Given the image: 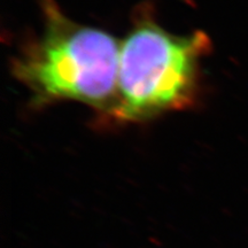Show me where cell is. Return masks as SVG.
Wrapping results in <instances>:
<instances>
[{
	"instance_id": "obj_1",
	"label": "cell",
	"mask_w": 248,
	"mask_h": 248,
	"mask_svg": "<svg viewBox=\"0 0 248 248\" xmlns=\"http://www.w3.org/2000/svg\"><path fill=\"white\" fill-rule=\"evenodd\" d=\"M43 31L21 49L12 73L31 92L36 107L77 101L105 121L117 95L121 40L75 22L55 0H39Z\"/></svg>"
},
{
	"instance_id": "obj_2",
	"label": "cell",
	"mask_w": 248,
	"mask_h": 248,
	"mask_svg": "<svg viewBox=\"0 0 248 248\" xmlns=\"http://www.w3.org/2000/svg\"><path fill=\"white\" fill-rule=\"evenodd\" d=\"M153 9L150 2L139 5L121 40L117 95L108 122H144L198 101L201 62L212 39L201 30L173 35L155 20Z\"/></svg>"
}]
</instances>
